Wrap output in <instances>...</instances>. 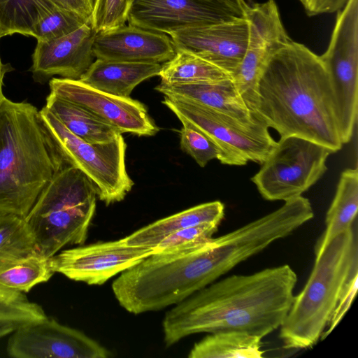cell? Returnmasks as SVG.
Wrapping results in <instances>:
<instances>
[{
	"instance_id": "3",
	"label": "cell",
	"mask_w": 358,
	"mask_h": 358,
	"mask_svg": "<svg viewBox=\"0 0 358 358\" xmlns=\"http://www.w3.org/2000/svg\"><path fill=\"white\" fill-rule=\"evenodd\" d=\"M66 165L39 110L5 98L0 104V212L24 218Z\"/></svg>"
},
{
	"instance_id": "25",
	"label": "cell",
	"mask_w": 358,
	"mask_h": 358,
	"mask_svg": "<svg viewBox=\"0 0 358 358\" xmlns=\"http://www.w3.org/2000/svg\"><path fill=\"white\" fill-rule=\"evenodd\" d=\"M55 273L51 257L38 252L0 264V282L22 292L47 282Z\"/></svg>"
},
{
	"instance_id": "37",
	"label": "cell",
	"mask_w": 358,
	"mask_h": 358,
	"mask_svg": "<svg viewBox=\"0 0 358 358\" xmlns=\"http://www.w3.org/2000/svg\"><path fill=\"white\" fill-rule=\"evenodd\" d=\"M28 301L24 292L11 288L0 282V302L7 304H20Z\"/></svg>"
},
{
	"instance_id": "10",
	"label": "cell",
	"mask_w": 358,
	"mask_h": 358,
	"mask_svg": "<svg viewBox=\"0 0 358 358\" xmlns=\"http://www.w3.org/2000/svg\"><path fill=\"white\" fill-rule=\"evenodd\" d=\"M245 17L248 24V43L243 58L231 78L253 113L257 106V84L265 66L292 40L282 23L275 0L252 3Z\"/></svg>"
},
{
	"instance_id": "29",
	"label": "cell",
	"mask_w": 358,
	"mask_h": 358,
	"mask_svg": "<svg viewBox=\"0 0 358 358\" xmlns=\"http://www.w3.org/2000/svg\"><path fill=\"white\" fill-rule=\"evenodd\" d=\"M180 122L182 124L180 131V147L183 151L201 167L206 166L213 159L225 164L224 154L214 141L191 123L185 120Z\"/></svg>"
},
{
	"instance_id": "11",
	"label": "cell",
	"mask_w": 358,
	"mask_h": 358,
	"mask_svg": "<svg viewBox=\"0 0 358 358\" xmlns=\"http://www.w3.org/2000/svg\"><path fill=\"white\" fill-rule=\"evenodd\" d=\"M15 358H107L111 352L83 332L48 317L19 325L8 338Z\"/></svg>"
},
{
	"instance_id": "9",
	"label": "cell",
	"mask_w": 358,
	"mask_h": 358,
	"mask_svg": "<svg viewBox=\"0 0 358 358\" xmlns=\"http://www.w3.org/2000/svg\"><path fill=\"white\" fill-rule=\"evenodd\" d=\"M328 73L343 144L350 141L358 114V0L338 10L326 51L320 56Z\"/></svg>"
},
{
	"instance_id": "19",
	"label": "cell",
	"mask_w": 358,
	"mask_h": 358,
	"mask_svg": "<svg viewBox=\"0 0 358 358\" xmlns=\"http://www.w3.org/2000/svg\"><path fill=\"white\" fill-rule=\"evenodd\" d=\"M155 89L164 96L185 99L243 121L256 118L239 94L232 79L212 83H160Z\"/></svg>"
},
{
	"instance_id": "12",
	"label": "cell",
	"mask_w": 358,
	"mask_h": 358,
	"mask_svg": "<svg viewBox=\"0 0 358 358\" xmlns=\"http://www.w3.org/2000/svg\"><path fill=\"white\" fill-rule=\"evenodd\" d=\"M153 253L154 248L129 245L123 238L65 250L51 261L55 273L90 285H101Z\"/></svg>"
},
{
	"instance_id": "14",
	"label": "cell",
	"mask_w": 358,
	"mask_h": 358,
	"mask_svg": "<svg viewBox=\"0 0 358 358\" xmlns=\"http://www.w3.org/2000/svg\"><path fill=\"white\" fill-rule=\"evenodd\" d=\"M168 35L175 48L193 52L232 76L246 50L248 24L245 17H236L179 29Z\"/></svg>"
},
{
	"instance_id": "16",
	"label": "cell",
	"mask_w": 358,
	"mask_h": 358,
	"mask_svg": "<svg viewBox=\"0 0 358 358\" xmlns=\"http://www.w3.org/2000/svg\"><path fill=\"white\" fill-rule=\"evenodd\" d=\"M236 17L201 0H134L127 22L148 30L169 34L179 29Z\"/></svg>"
},
{
	"instance_id": "7",
	"label": "cell",
	"mask_w": 358,
	"mask_h": 358,
	"mask_svg": "<svg viewBox=\"0 0 358 358\" xmlns=\"http://www.w3.org/2000/svg\"><path fill=\"white\" fill-rule=\"evenodd\" d=\"M162 103L180 121L191 123L214 141L227 165L262 164L276 144L267 125L257 117L243 121L182 98L164 96Z\"/></svg>"
},
{
	"instance_id": "34",
	"label": "cell",
	"mask_w": 358,
	"mask_h": 358,
	"mask_svg": "<svg viewBox=\"0 0 358 358\" xmlns=\"http://www.w3.org/2000/svg\"><path fill=\"white\" fill-rule=\"evenodd\" d=\"M348 0H305L303 4L309 16L338 11Z\"/></svg>"
},
{
	"instance_id": "1",
	"label": "cell",
	"mask_w": 358,
	"mask_h": 358,
	"mask_svg": "<svg viewBox=\"0 0 358 358\" xmlns=\"http://www.w3.org/2000/svg\"><path fill=\"white\" fill-rule=\"evenodd\" d=\"M287 264L214 281L176 304L163 321L166 347L199 333L241 331L264 338L280 328L294 297Z\"/></svg>"
},
{
	"instance_id": "20",
	"label": "cell",
	"mask_w": 358,
	"mask_h": 358,
	"mask_svg": "<svg viewBox=\"0 0 358 358\" xmlns=\"http://www.w3.org/2000/svg\"><path fill=\"white\" fill-rule=\"evenodd\" d=\"M224 206L220 201L201 203L150 223L124 238L129 245L155 248L165 237L184 228L203 224H220Z\"/></svg>"
},
{
	"instance_id": "36",
	"label": "cell",
	"mask_w": 358,
	"mask_h": 358,
	"mask_svg": "<svg viewBox=\"0 0 358 358\" xmlns=\"http://www.w3.org/2000/svg\"><path fill=\"white\" fill-rule=\"evenodd\" d=\"M220 8L237 17H244L252 0H201Z\"/></svg>"
},
{
	"instance_id": "27",
	"label": "cell",
	"mask_w": 358,
	"mask_h": 358,
	"mask_svg": "<svg viewBox=\"0 0 358 358\" xmlns=\"http://www.w3.org/2000/svg\"><path fill=\"white\" fill-rule=\"evenodd\" d=\"M37 252L34 238L24 218L0 212V264Z\"/></svg>"
},
{
	"instance_id": "24",
	"label": "cell",
	"mask_w": 358,
	"mask_h": 358,
	"mask_svg": "<svg viewBox=\"0 0 358 358\" xmlns=\"http://www.w3.org/2000/svg\"><path fill=\"white\" fill-rule=\"evenodd\" d=\"M191 349L189 358H261L262 338L241 331L209 333Z\"/></svg>"
},
{
	"instance_id": "6",
	"label": "cell",
	"mask_w": 358,
	"mask_h": 358,
	"mask_svg": "<svg viewBox=\"0 0 358 358\" xmlns=\"http://www.w3.org/2000/svg\"><path fill=\"white\" fill-rule=\"evenodd\" d=\"M43 125L68 165L81 171L106 205L124 199L134 185L125 164L127 145L122 136L107 143H90L74 135L45 106L39 110Z\"/></svg>"
},
{
	"instance_id": "26",
	"label": "cell",
	"mask_w": 358,
	"mask_h": 358,
	"mask_svg": "<svg viewBox=\"0 0 358 358\" xmlns=\"http://www.w3.org/2000/svg\"><path fill=\"white\" fill-rule=\"evenodd\" d=\"M51 0H0V36L35 35V28Z\"/></svg>"
},
{
	"instance_id": "35",
	"label": "cell",
	"mask_w": 358,
	"mask_h": 358,
	"mask_svg": "<svg viewBox=\"0 0 358 358\" xmlns=\"http://www.w3.org/2000/svg\"><path fill=\"white\" fill-rule=\"evenodd\" d=\"M57 6L91 20L94 0H51Z\"/></svg>"
},
{
	"instance_id": "23",
	"label": "cell",
	"mask_w": 358,
	"mask_h": 358,
	"mask_svg": "<svg viewBox=\"0 0 358 358\" xmlns=\"http://www.w3.org/2000/svg\"><path fill=\"white\" fill-rule=\"evenodd\" d=\"M164 85L212 83L232 79L231 76L208 60L180 48L162 64L158 75Z\"/></svg>"
},
{
	"instance_id": "13",
	"label": "cell",
	"mask_w": 358,
	"mask_h": 358,
	"mask_svg": "<svg viewBox=\"0 0 358 358\" xmlns=\"http://www.w3.org/2000/svg\"><path fill=\"white\" fill-rule=\"evenodd\" d=\"M49 85L51 93L80 106L121 134L150 136L159 130L145 106L131 97L106 93L80 80L52 78Z\"/></svg>"
},
{
	"instance_id": "33",
	"label": "cell",
	"mask_w": 358,
	"mask_h": 358,
	"mask_svg": "<svg viewBox=\"0 0 358 358\" xmlns=\"http://www.w3.org/2000/svg\"><path fill=\"white\" fill-rule=\"evenodd\" d=\"M358 270L355 271L345 283L338 300L327 329L322 335V339L329 334L349 310L357 291Z\"/></svg>"
},
{
	"instance_id": "40",
	"label": "cell",
	"mask_w": 358,
	"mask_h": 358,
	"mask_svg": "<svg viewBox=\"0 0 358 358\" xmlns=\"http://www.w3.org/2000/svg\"><path fill=\"white\" fill-rule=\"evenodd\" d=\"M302 4L304 3L305 0H299Z\"/></svg>"
},
{
	"instance_id": "39",
	"label": "cell",
	"mask_w": 358,
	"mask_h": 358,
	"mask_svg": "<svg viewBox=\"0 0 358 358\" xmlns=\"http://www.w3.org/2000/svg\"><path fill=\"white\" fill-rule=\"evenodd\" d=\"M22 324V323L17 322L0 321V338L11 334L19 325Z\"/></svg>"
},
{
	"instance_id": "28",
	"label": "cell",
	"mask_w": 358,
	"mask_h": 358,
	"mask_svg": "<svg viewBox=\"0 0 358 358\" xmlns=\"http://www.w3.org/2000/svg\"><path fill=\"white\" fill-rule=\"evenodd\" d=\"M88 21L91 20L52 1L36 26L34 38L37 41H51L73 32Z\"/></svg>"
},
{
	"instance_id": "18",
	"label": "cell",
	"mask_w": 358,
	"mask_h": 358,
	"mask_svg": "<svg viewBox=\"0 0 358 358\" xmlns=\"http://www.w3.org/2000/svg\"><path fill=\"white\" fill-rule=\"evenodd\" d=\"M161 67L159 63L96 59L79 80L106 93L129 98L139 83L158 76Z\"/></svg>"
},
{
	"instance_id": "21",
	"label": "cell",
	"mask_w": 358,
	"mask_h": 358,
	"mask_svg": "<svg viewBox=\"0 0 358 358\" xmlns=\"http://www.w3.org/2000/svg\"><path fill=\"white\" fill-rule=\"evenodd\" d=\"M74 135L90 143H107L122 134L80 106L50 93L45 106Z\"/></svg>"
},
{
	"instance_id": "2",
	"label": "cell",
	"mask_w": 358,
	"mask_h": 358,
	"mask_svg": "<svg viewBox=\"0 0 358 358\" xmlns=\"http://www.w3.org/2000/svg\"><path fill=\"white\" fill-rule=\"evenodd\" d=\"M253 115L280 137L307 138L334 152L343 147L328 73L303 44L292 41L267 62Z\"/></svg>"
},
{
	"instance_id": "8",
	"label": "cell",
	"mask_w": 358,
	"mask_h": 358,
	"mask_svg": "<svg viewBox=\"0 0 358 358\" xmlns=\"http://www.w3.org/2000/svg\"><path fill=\"white\" fill-rule=\"evenodd\" d=\"M334 153L327 147L302 137H280L259 171L251 178L263 198L284 201L302 196L327 170Z\"/></svg>"
},
{
	"instance_id": "4",
	"label": "cell",
	"mask_w": 358,
	"mask_h": 358,
	"mask_svg": "<svg viewBox=\"0 0 358 358\" xmlns=\"http://www.w3.org/2000/svg\"><path fill=\"white\" fill-rule=\"evenodd\" d=\"M356 229L333 238L317 255L310 275L280 327V338L286 349L313 346L327 327L342 290L358 270Z\"/></svg>"
},
{
	"instance_id": "32",
	"label": "cell",
	"mask_w": 358,
	"mask_h": 358,
	"mask_svg": "<svg viewBox=\"0 0 358 358\" xmlns=\"http://www.w3.org/2000/svg\"><path fill=\"white\" fill-rule=\"evenodd\" d=\"M46 315L38 304L28 301L20 304L0 302V321L26 323L42 320Z\"/></svg>"
},
{
	"instance_id": "22",
	"label": "cell",
	"mask_w": 358,
	"mask_h": 358,
	"mask_svg": "<svg viewBox=\"0 0 358 358\" xmlns=\"http://www.w3.org/2000/svg\"><path fill=\"white\" fill-rule=\"evenodd\" d=\"M358 210V171L347 169L341 175L331 204L327 213L326 229L315 248L321 252L336 236L350 229Z\"/></svg>"
},
{
	"instance_id": "15",
	"label": "cell",
	"mask_w": 358,
	"mask_h": 358,
	"mask_svg": "<svg viewBox=\"0 0 358 358\" xmlns=\"http://www.w3.org/2000/svg\"><path fill=\"white\" fill-rule=\"evenodd\" d=\"M91 21L64 36L37 41L29 71L37 82L53 76L79 80L95 58L93 42L96 34Z\"/></svg>"
},
{
	"instance_id": "30",
	"label": "cell",
	"mask_w": 358,
	"mask_h": 358,
	"mask_svg": "<svg viewBox=\"0 0 358 358\" xmlns=\"http://www.w3.org/2000/svg\"><path fill=\"white\" fill-rule=\"evenodd\" d=\"M134 0H94L91 24L96 32L113 28L127 22Z\"/></svg>"
},
{
	"instance_id": "31",
	"label": "cell",
	"mask_w": 358,
	"mask_h": 358,
	"mask_svg": "<svg viewBox=\"0 0 358 358\" xmlns=\"http://www.w3.org/2000/svg\"><path fill=\"white\" fill-rule=\"evenodd\" d=\"M218 226L215 223H203L180 229L162 240L154 248L155 252L169 250L181 245L206 242L213 238Z\"/></svg>"
},
{
	"instance_id": "17",
	"label": "cell",
	"mask_w": 358,
	"mask_h": 358,
	"mask_svg": "<svg viewBox=\"0 0 358 358\" xmlns=\"http://www.w3.org/2000/svg\"><path fill=\"white\" fill-rule=\"evenodd\" d=\"M93 52L96 59L160 64L172 58L175 46L168 34L125 23L96 32Z\"/></svg>"
},
{
	"instance_id": "5",
	"label": "cell",
	"mask_w": 358,
	"mask_h": 358,
	"mask_svg": "<svg viewBox=\"0 0 358 358\" xmlns=\"http://www.w3.org/2000/svg\"><path fill=\"white\" fill-rule=\"evenodd\" d=\"M96 196L78 169L66 165L55 174L24 217L41 255L50 258L67 245L85 243Z\"/></svg>"
},
{
	"instance_id": "38",
	"label": "cell",
	"mask_w": 358,
	"mask_h": 358,
	"mask_svg": "<svg viewBox=\"0 0 358 358\" xmlns=\"http://www.w3.org/2000/svg\"><path fill=\"white\" fill-rule=\"evenodd\" d=\"M1 38V36H0V38ZM13 69H14L9 63H3L0 57V104L6 98L3 94V78L6 73L13 71Z\"/></svg>"
}]
</instances>
